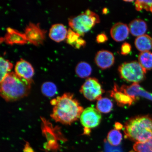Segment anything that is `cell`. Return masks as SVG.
Segmentation results:
<instances>
[{
    "instance_id": "obj_1",
    "label": "cell",
    "mask_w": 152,
    "mask_h": 152,
    "mask_svg": "<svg viewBox=\"0 0 152 152\" xmlns=\"http://www.w3.org/2000/svg\"><path fill=\"white\" fill-rule=\"evenodd\" d=\"M51 117L57 122L70 125L77 121L83 111L78 101L71 93H65L53 99Z\"/></svg>"
},
{
    "instance_id": "obj_2",
    "label": "cell",
    "mask_w": 152,
    "mask_h": 152,
    "mask_svg": "<svg viewBox=\"0 0 152 152\" xmlns=\"http://www.w3.org/2000/svg\"><path fill=\"white\" fill-rule=\"evenodd\" d=\"M31 80L10 72L1 82V94L7 102L18 100L27 96L31 88Z\"/></svg>"
},
{
    "instance_id": "obj_3",
    "label": "cell",
    "mask_w": 152,
    "mask_h": 152,
    "mask_svg": "<svg viewBox=\"0 0 152 152\" xmlns=\"http://www.w3.org/2000/svg\"><path fill=\"white\" fill-rule=\"evenodd\" d=\"M125 137L136 142H142L152 138V118L149 115L133 117L125 123Z\"/></svg>"
},
{
    "instance_id": "obj_4",
    "label": "cell",
    "mask_w": 152,
    "mask_h": 152,
    "mask_svg": "<svg viewBox=\"0 0 152 152\" xmlns=\"http://www.w3.org/2000/svg\"><path fill=\"white\" fill-rule=\"evenodd\" d=\"M100 22L98 15L89 9L77 16L72 17L68 20L70 27L81 36L84 35Z\"/></svg>"
},
{
    "instance_id": "obj_5",
    "label": "cell",
    "mask_w": 152,
    "mask_h": 152,
    "mask_svg": "<svg viewBox=\"0 0 152 152\" xmlns=\"http://www.w3.org/2000/svg\"><path fill=\"white\" fill-rule=\"evenodd\" d=\"M121 79L129 82L138 83L145 78L147 71L136 61L124 62L118 68Z\"/></svg>"
},
{
    "instance_id": "obj_6",
    "label": "cell",
    "mask_w": 152,
    "mask_h": 152,
    "mask_svg": "<svg viewBox=\"0 0 152 152\" xmlns=\"http://www.w3.org/2000/svg\"><path fill=\"white\" fill-rule=\"evenodd\" d=\"M80 92L87 99L93 101L102 98L104 90L97 79L90 77L82 86Z\"/></svg>"
},
{
    "instance_id": "obj_7",
    "label": "cell",
    "mask_w": 152,
    "mask_h": 152,
    "mask_svg": "<svg viewBox=\"0 0 152 152\" xmlns=\"http://www.w3.org/2000/svg\"><path fill=\"white\" fill-rule=\"evenodd\" d=\"M102 116L100 112L94 107L87 108L83 110L80 116L82 125L84 130H90L91 129L98 126L101 121Z\"/></svg>"
},
{
    "instance_id": "obj_8",
    "label": "cell",
    "mask_w": 152,
    "mask_h": 152,
    "mask_svg": "<svg viewBox=\"0 0 152 152\" xmlns=\"http://www.w3.org/2000/svg\"><path fill=\"white\" fill-rule=\"evenodd\" d=\"M45 33L46 31L41 29L38 24L30 23L26 26L24 34L27 41L37 45L43 42L45 39Z\"/></svg>"
},
{
    "instance_id": "obj_9",
    "label": "cell",
    "mask_w": 152,
    "mask_h": 152,
    "mask_svg": "<svg viewBox=\"0 0 152 152\" xmlns=\"http://www.w3.org/2000/svg\"><path fill=\"white\" fill-rule=\"evenodd\" d=\"M110 95L117 104L122 107L130 106L137 100L121 91L116 84L114 85L113 90L111 91Z\"/></svg>"
},
{
    "instance_id": "obj_10",
    "label": "cell",
    "mask_w": 152,
    "mask_h": 152,
    "mask_svg": "<svg viewBox=\"0 0 152 152\" xmlns=\"http://www.w3.org/2000/svg\"><path fill=\"white\" fill-rule=\"evenodd\" d=\"M95 61L98 67L102 69H105L113 65L115 58L112 52L108 50H102L96 53Z\"/></svg>"
},
{
    "instance_id": "obj_11",
    "label": "cell",
    "mask_w": 152,
    "mask_h": 152,
    "mask_svg": "<svg viewBox=\"0 0 152 152\" xmlns=\"http://www.w3.org/2000/svg\"><path fill=\"white\" fill-rule=\"evenodd\" d=\"M15 70V73L20 77L28 80H31L34 73L33 66L29 62L20 59L16 63Z\"/></svg>"
},
{
    "instance_id": "obj_12",
    "label": "cell",
    "mask_w": 152,
    "mask_h": 152,
    "mask_svg": "<svg viewBox=\"0 0 152 152\" xmlns=\"http://www.w3.org/2000/svg\"><path fill=\"white\" fill-rule=\"evenodd\" d=\"M129 27L126 24L118 22L114 24L110 30V34L113 39L116 41H124L128 37Z\"/></svg>"
},
{
    "instance_id": "obj_13",
    "label": "cell",
    "mask_w": 152,
    "mask_h": 152,
    "mask_svg": "<svg viewBox=\"0 0 152 152\" xmlns=\"http://www.w3.org/2000/svg\"><path fill=\"white\" fill-rule=\"evenodd\" d=\"M7 30V33L3 39L6 42L10 44H23L27 42L24 34L20 33L12 28H8Z\"/></svg>"
},
{
    "instance_id": "obj_14",
    "label": "cell",
    "mask_w": 152,
    "mask_h": 152,
    "mask_svg": "<svg viewBox=\"0 0 152 152\" xmlns=\"http://www.w3.org/2000/svg\"><path fill=\"white\" fill-rule=\"evenodd\" d=\"M68 31L64 24L57 23L53 25L49 32V36L51 39L56 42L64 40L66 39Z\"/></svg>"
},
{
    "instance_id": "obj_15",
    "label": "cell",
    "mask_w": 152,
    "mask_h": 152,
    "mask_svg": "<svg viewBox=\"0 0 152 152\" xmlns=\"http://www.w3.org/2000/svg\"><path fill=\"white\" fill-rule=\"evenodd\" d=\"M129 27L131 33L134 37H138L144 35L147 30V23L140 19H136L132 20L129 24Z\"/></svg>"
},
{
    "instance_id": "obj_16",
    "label": "cell",
    "mask_w": 152,
    "mask_h": 152,
    "mask_svg": "<svg viewBox=\"0 0 152 152\" xmlns=\"http://www.w3.org/2000/svg\"><path fill=\"white\" fill-rule=\"evenodd\" d=\"M135 46L141 52L149 51L152 48V39L150 36L144 34L136 38Z\"/></svg>"
},
{
    "instance_id": "obj_17",
    "label": "cell",
    "mask_w": 152,
    "mask_h": 152,
    "mask_svg": "<svg viewBox=\"0 0 152 152\" xmlns=\"http://www.w3.org/2000/svg\"><path fill=\"white\" fill-rule=\"evenodd\" d=\"M80 37L79 34L69 28L68 30L66 36V42L75 48L79 49L84 47L86 45V42Z\"/></svg>"
},
{
    "instance_id": "obj_18",
    "label": "cell",
    "mask_w": 152,
    "mask_h": 152,
    "mask_svg": "<svg viewBox=\"0 0 152 152\" xmlns=\"http://www.w3.org/2000/svg\"><path fill=\"white\" fill-rule=\"evenodd\" d=\"M138 60L139 63L146 71L152 69V53L150 51L140 53Z\"/></svg>"
},
{
    "instance_id": "obj_19",
    "label": "cell",
    "mask_w": 152,
    "mask_h": 152,
    "mask_svg": "<svg viewBox=\"0 0 152 152\" xmlns=\"http://www.w3.org/2000/svg\"><path fill=\"white\" fill-rule=\"evenodd\" d=\"M92 72V67L90 64L86 62H81L76 66V73L82 78L88 77L91 75Z\"/></svg>"
},
{
    "instance_id": "obj_20",
    "label": "cell",
    "mask_w": 152,
    "mask_h": 152,
    "mask_svg": "<svg viewBox=\"0 0 152 152\" xmlns=\"http://www.w3.org/2000/svg\"><path fill=\"white\" fill-rule=\"evenodd\" d=\"M113 104L111 100L107 98H101L96 104V108L101 113H107L113 110Z\"/></svg>"
},
{
    "instance_id": "obj_21",
    "label": "cell",
    "mask_w": 152,
    "mask_h": 152,
    "mask_svg": "<svg viewBox=\"0 0 152 152\" xmlns=\"http://www.w3.org/2000/svg\"><path fill=\"white\" fill-rule=\"evenodd\" d=\"M122 139V135L120 132L116 129L110 131L108 133L107 140L110 145L117 146L121 143Z\"/></svg>"
},
{
    "instance_id": "obj_22",
    "label": "cell",
    "mask_w": 152,
    "mask_h": 152,
    "mask_svg": "<svg viewBox=\"0 0 152 152\" xmlns=\"http://www.w3.org/2000/svg\"><path fill=\"white\" fill-rule=\"evenodd\" d=\"M13 67V64L8 60L1 56L0 58V68H1V82L10 73Z\"/></svg>"
},
{
    "instance_id": "obj_23",
    "label": "cell",
    "mask_w": 152,
    "mask_h": 152,
    "mask_svg": "<svg viewBox=\"0 0 152 152\" xmlns=\"http://www.w3.org/2000/svg\"><path fill=\"white\" fill-rule=\"evenodd\" d=\"M42 92L45 96L52 97L55 96L57 92V87L54 83L51 82H46L42 86Z\"/></svg>"
},
{
    "instance_id": "obj_24",
    "label": "cell",
    "mask_w": 152,
    "mask_h": 152,
    "mask_svg": "<svg viewBox=\"0 0 152 152\" xmlns=\"http://www.w3.org/2000/svg\"><path fill=\"white\" fill-rule=\"evenodd\" d=\"M133 147L136 152H152V138L145 142H136Z\"/></svg>"
},
{
    "instance_id": "obj_25",
    "label": "cell",
    "mask_w": 152,
    "mask_h": 152,
    "mask_svg": "<svg viewBox=\"0 0 152 152\" xmlns=\"http://www.w3.org/2000/svg\"><path fill=\"white\" fill-rule=\"evenodd\" d=\"M135 6L137 10L140 11L142 9L147 11H152V1H141L137 0L135 3Z\"/></svg>"
},
{
    "instance_id": "obj_26",
    "label": "cell",
    "mask_w": 152,
    "mask_h": 152,
    "mask_svg": "<svg viewBox=\"0 0 152 152\" xmlns=\"http://www.w3.org/2000/svg\"><path fill=\"white\" fill-rule=\"evenodd\" d=\"M132 50V47L128 43L125 42L121 45V53L124 56H126L130 53Z\"/></svg>"
},
{
    "instance_id": "obj_27",
    "label": "cell",
    "mask_w": 152,
    "mask_h": 152,
    "mask_svg": "<svg viewBox=\"0 0 152 152\" xmlns=\"http://www.w3.org/2000/svg\"><path fill=\"white\" fill-rule=\"evenodd\" d=\"M108 39L107 36L104 33L98 34L96 37V41L99 43L105 42Z\"/></svg>"
},
{
    "instance_id": "obj_28",
    "label": "cell",
    "mask_w": 152,
    "mask_h": 152,
    "mask_svg": "<svg viewBox=\"0 0 152 152\" xmlns=\"http://www.w3.org/2000/svg\"><path fill=\"white\" fill-rule=\"evenodd\" d=\"M105 149L107 152H121V150L119 148H114L111 147L108 142H105Z\"/></svg>"
},
{
    "instance_id": "obj_29",
    "label": "cell",
    "mask_w": 152,
    "mask_h": 152,
    "mask_svg": "<svg viewBox=\"0 0 152 152\" xmlns=\"http://www.w3.org/2000/svg\"><path fill=\"white\" fill-rule=\"evenodd\" d=\"M23 152H35L34 149L29 145L28 142H26L23 150Z\"/></svg>"
},
{
    "instance_id": "obj_30",
    "label": "cell",
    "mask_w": 152,
    "mask_h": 152,
    "mask_svg": "<svg viewBox=\"0 0 152 152\" xmlns=\"http://www.w3.org/2000/svg\"><path fill=\"white\" fill-rule=\"evenodd\" d=\"M115 129L117 130H120L122 129L123 128V126L122 124L119 123H117L115 124Z\"/></svg>"
},
{
    "instance_id": "obj_31",
    "label": "cell",
    "mask_w": 152,
    "mask_h": 152,
    "mask_svg": "<svg viewBox=\"0 0 152 152\" xmlns=\"http://www.w3.org/2000/svg\"><path fill=\"white\" fill-rule=\"evenodd\" d=\"M107 9H104L103 10V12L104 13V14H106V13H107Z\"/></svg>"
},
{
    "instance_id": "obj_32",
    "label": "cell",
    "mask_w": 152,
    "mask_h": 152,
    "mask_svg": "<svg viewBox=\"0 0 152 152\" xmlns=\"http://www.w3.org/2000/svg\"><path fill=\"white\" fill-rule=\"evenodd\" d=\"M124 1L126 2H132L133 1Z\"/></svg>"
},
{
    "instance_id": "obj_33",
    "label": "cell",
    "mask_w": 152,
    "mask_h": 152,
    "mask_svg": "<svg viewBox=\"0 0 152 152\" xmlns=\"http://www.w3.org/2000/svg\"><path fill=\"white\" fill-rule=\"evenodd\" d=\"M151 13H152V12H151Z\"/></svg>"
}]
</instances>
